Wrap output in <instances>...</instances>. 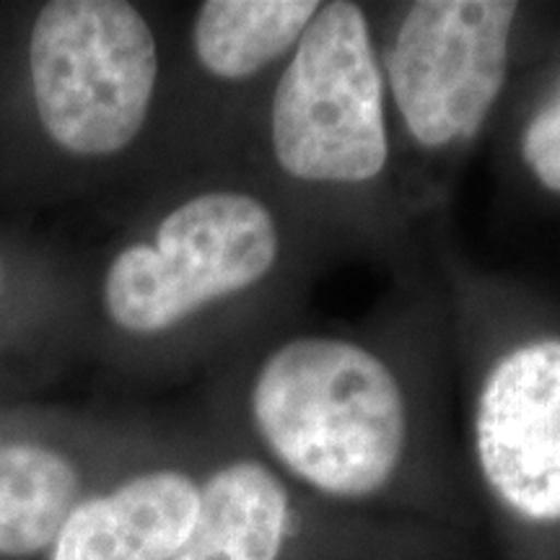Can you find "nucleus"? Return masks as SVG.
<instances>
[{
    "label": "nucleus",
    "instance_id": "f257e3e1",
    "mask_svg": "<svg viewBox=\"0 0 560 560\" xmlns=\"http://www.w3.org/2000/svg\"><path fill=\"white\" fill-rule=\"evenodd\" d=\"M454 363L441 283L361 327L278 325L244 374L242 410L272 470L322 499L395 490L441 431Z\"/></svg>",
    "mask_w": 560,
    "mask_h": 560
},
{
    "label": "nucleus",
    "instance_id": "f03ea898",
    "mask_svg": "<svg viewBox=\"0 0 560 560\" xmlns=\"http://www.w3.org/2000/svg\"><path fill=\"white\" fill-rule=\"evenodd\" d=\"M260 179L325 244L397 249L412 226L376 42V11L322 0L260 96Z\"/></svg>",
    "mask_w": 560,
    "mask_h": 560
},
{
    "label": "nucleus",
    "instance_id": "7ed1b4c3",
    "mask_svg": "<svg viewBox=\"0 0 560 560\" xmlns=\"http://www.w3.org/2000/svg\"><path fill=\"white\" fill-rule=\"evenodd\" d=\"M327 244L260 179L179 200L104 276L117 330L159 338L219 306L285 322Z\"/></svg>",
    "mask_w": 560,
    "mask_h": 560
},
{
    "label": "nucleus",
    "instance_id": "20e7f679",
    "mask_svg": "<svg viewBox=\"0 0 560 560\" xmlns=\"http://www.w3.org/2000/svg\"><path fill=\"white\" fill-rule=\"evenodd\" d=\"M376 11V42L408 219L436 215L514 73L524 5L516 0H405Z\"/></svg>",
    "mask_w": 560,
    "mask_h": 560
},
{
    "label": "nucleus",
    "instance_id": "39448f33",
    "mask_svg": "<svg viewBox=\"0 0 560 560\" xmlns=\"http://www.w3.org/2000/svg\"><path fill=\"white\" fill-rule=\"evenodd\" d=\"M467 441L482 488L527 527L560 524V335L516 332L495 280L465 257L439 260Z\"/></svg>",
    "mask_w": 560,
    "mask_h": 560
},
{
    "label": "nucleus",
    "instance_id": "423d86ee",
    "mask_svg": "<svg viewBox=\"0 0 560 560\" xmlns=\"http://www.w3.org/2000/svg\"><path fill=\"white\" fill-rule=\"evenodd\" d=\"M39 120L75 156H115L149 122L159 86L151 24L125 0H52L32 30Z\"/></svg>",
    "mask_w": 560,
    "mask_h": 560
},
{
    "label": "nucleus",
    "instance_id": "0eeeda50",
    "mask_svg": "<svg viewBox=\"0 0 560 560\" xmlns=\"http://www.w3.org/2000/svg\"><path fill=\"white\" fill-rule=\"evenodd\" d=\"M200 482L179 470L136 475L70 511L52 560H172L190 535Z\"/></svg>",
    "mask_w": 560,
    "mask_h": 560
},
{
    "label": "nucleus",
    "instance_id": "6e6552de",
    "mask_svg": "<svg viewBox=\"0 0 560 560\" xmlns=\"http://www.w3.org/2000/svg\"><path fill=\"white\" fill-rule=\"evenodd\" d=\"M296 529L289 480L265 459L240 457L200 482L192 529L172 560H283Z\"/></svg>",
    "mask_w": 560,
    "mask_h": 560
},
{
    "label": "nucleus",
    "instance_id": "1a4fd4ad",
    "mask_svg": "<svg viewBox=\"0 0 560 560\" xmlns=\"http://www.w3.org/2000/svg\"><path fill=\"white\" fill-rule=\"evenodd\" d=\"M322 0H206L192 21V55L208 79L265 91Z\"/></svg>",
    "mask_w": 560,
    "mask_h": 560
},
{
    "label": "nucleus",
    "instance_id": "9d476101",
    "mask_svg": "<svg viewBox=\"0 0 560 560\" xmlns=\"http://www.w3.org/2000/svg\"><path fill=\"white\" fill-rule=\"evenodd\" d=\"M79 493V472L66 457L0 444V556H34L55 545Z\"/></svg>",
    "mask_w": 560,
    "mask_h": 560
},
{
    "label": "nucleus",
    "instance_id": "9b49d317",
    "mask_svg": "<svg viewBox=\"0 0 560 560\" xmlns=\"http://www.w3.org/2000/svg\"><path fill=\"white\" fill-rule=\"evenodd\" d=\"M516 156L545 192L560 195V75L548 94L524 115Z\"/></svg>",
    "mask_w": 560,
    "mask_h": 560
}]
</instances>
